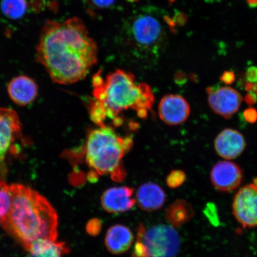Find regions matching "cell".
Returning <instances> with one entry per match:
<instances>
[{"mask_svg": "<svg viewBox=\"0 0 257 257\" xmlns=\"http://www.w3.org/2000/svg\"><path fill=\"white\" fill-rule=\"evenodd\" d=\"M28 250L30 252V257H62L69 252L65 243L46 239L35 240Z\"/></svg>", "mask_w": 257, "mask_h": 257, "instance_id": "cell-17", "label": "cell"}, {"mask_svg": "<svg viewBox=\"0 0 257 257\" xmlns=\"http://www.w3.org/2000/svg\"><path fill=\"white\" fill-rule=\"evenodd\" d=\"M12 198L10 185L0 179V221L9 214L12 207Z\"/></svg>", "mask_w": 257, "mask_h": 257, "instance_id": "cell-20", "label": "cell"}, {"mask_svg": "<svg viewBox=\"0 0 257 257\" xmlns=\"http://www.w3.org/2000/svg\"><path fill=\"white\" fill-rule=\"evenodd\" d=\"M253 86H254V83L247 82L245 83L244 88L247 92H250L253 91Z\"/></svg>", "mask_w": 257, "mask_h": 257, "instance_id": "cell-28", "label": "cell"}, {"mask_svg": "<svg viewBox=\"0 0 257 257\" xmlns=\"http://www.w3.org/2000/svg\"><path fill=\"white\" fill-rule=\"evenodd\" d=\"M21 134V123L16 111L0 108V166L4 165L10 148Z\"/></svg>", "mask_w": 257, "mask_h": 257, "instance_id": "cell-9", "label": "cell"}, {"mask_svg": "<svg viewBox=\"0 0 257 257\" xmlns=\"http://www.w3.org/2000/svg\"><path fill=\"white\" fill-rule=\"evenodd\" d=\"M165 201V191L155 183H146L141 185L137 192L136 202L144 211L158 210L163 207Z\"/></svg>", "mask_w": 257, "mask_h": 257, "instance_id": "cell-16", "label": "cell"}, {"mask_svg": "<svg viewBox=\"0 0 257 257\" xmlns=\"http://www.w3.org/2000/svg\"><path fill=\"white\" fill-rule=\"evenodd\" d=\"M209 2L218 1V0H208Z\"/></svg>", "mask_w": 257, "mask_h": 257, "instance_id": "cell-32", "label": "cell"}, {"mask_svg": "<svg viewBox=\"0 0 257 257\" xmlns=\"http://www.w3.org/2000/svg\"><path fill=\"white\" fill-rule=\"evenodd\" d=\"M88 2L96 8L103 9L113 5L116 0H88Z\"/></svg>", "mask_w": 257, "mask_h": 257, "instance_id": "cell-24", "label": "cell"}, {"mask_svg": "<svg viewBox=\"0 0 257 257\" xmlns=\"http://www.w3.org/2000/svg\"><path fill=\"white\" fill-rule=\"evenodd\" d=\"M247 81L252 83L257 82V67L250 66L246 70L245 74Z\"/></svg>", "mask_w": 257, "mask_h": 257, "instance_id": "cell-25", "label": "cell"}, {"mask_svg": "<svg viewBox=\"0 0 257 257\" xmlns=\"http://www.w3.org/2000/svg\"><path fill=\"white\" fill-rule=\"evenodd\" d=\"M12 198L11 210L0 225L28 250L35 240L46 239L56 242L58 216L46 198L21 184L10 185Z\"/></svg>", "mask_w": 257, "mask_h": 257, "instance_id": "cell-2", "label": "cell"}, {"mask_svg": "<svg viewBox=\"0 0 257 257\" xmlns=\"http://www.w3.org/2000/svg\"><path fill=\"white\" fill-rule=\"evenodd\" d=\"M215 150L226 160L237 158L245 149V138L239 132L226 128L218 135L214 141Z\"/></svg>", "mask_w": 257, "mask_h": 257, "instance_id": "cell-13", "label": "cell"}, {"mask_svg": "<svg viewBox=\"0 0 257 257\" xmlns=\"http://www.w3.org/2000/svg\"><path fill=\"white\" fill-rule=\"evenodd\" d=\"M253 182H254V184L253 185H255L257 187V178L253 180Z\"/></svg>", "mask_w": 257, "mask_h": 257, "instance_id": "cell-31", "label": "cell"}, {"mask_svg": "<svg viewBox=\"0 0 257 257\" xmlns=\"http://www.w3.org/2000/svg\"><path fill=\"white\" fill-rule=\"evenodd\" d=\"M98 48L78 18L48 21L41 32L37 59L54 82L69 85L87 76L97 62Z\"/></svg>", "mask_w": 257, "mask_h": 257, "instance_id": "cell-1", "label": "cell"}, {"mask_svg": "<svg viewBox=\"0 0 257 257\" xmlns=\"http://www.w3.org/2000/svg\"><path fill=\"white\" fill-rule=\"evenodd\" d=\"M242 170L236 164L224 161L217 163L211 170L210 179L217 190L228 192L236 189L242 180Z\"/></svg>", "mask_w": 257, "mask_h": 257, "instance_id": "cell-11", "label": "cell"}, {"mask_svg": "<svg viewBox=\"0 0 257 257\" xmlns=\"http://www.w3.org/2000/svg\"><path fill=\"white\" fill-rule=\"evenodd\" d=\"M134 240V236L130 228L117 224L107 230L105 237V245L112 254L119 255L130 249Z\"/></svg>", "mask_w": 257, "mask_h": 257, "instance_id": "cell-15", "label": "cell"}, {"mask_svg": "<svg viewBox=\"0 0 257 257\" xmlns=\"http://www.w3.org/2000/svg\"><path fill=\"white\" fill-rule=\"evenodd\" d=\"M243 117L248 123L252 124L257 121V111L255 108L249 107L243 112Z\"/></svg>", "mask_w": 257, "mask_h": 257, "instance_id": "cell-23", "label": "cell"}, {"mask_svg": "<svg viewBox=\"0 0 257 257\" xmlns=\"http://www.w3.org/2000/svg\"><path fill=\"white\" fill-rule=\"evenodd\" d=\"M221 82L226 85H231L235 80V75L232 71H225L220 77Z\"/></svg>", "mask_w": 257, "mask_h": 257, "instance_id": "cell-26", "label": "cell"}, {"mask_svg": "<svg viewBox=\"0 0 257 257\" xmlns=\"http://www.w3.org/2000/svg\"><path fill=\"white\" fill-rule=\"evenodd\" d=\"M233 214L243 227H257V187L249 184L240 188L234 196Z\"/></svg>", "mask_w": 257, "mask_h": 257, "instance_id": "cell-7", "label": "cell"}, {"mask_svg": "<svg viewBox=\"0 0 257 257\" xmlns=\"http://www.w3.org/2000/svg\"><path fill=\"white\" fill-rule=\"evenodd\" d=\"M186 179V174L184 171L180 170H173L167 178V185L171 188H178L184 184Z\"/></svg>", "mask_w": 257, "mask_h": 257, "instance_id": "cell-21", "label": "cell"}, {"mask_svg": "<svg viewBox=\"0 0 257 257\" xmlns=\"http://www.w3.org/2000/svg\"><path fill=\"white\" fill-rule=\"evenodd\" d=\"M95 101L90 108L91 120L98 125L104 124L109 118L117 121L121 111L136 110L140 117L147 116L154 103V95L150 86L137 83L133 74L118 69L108 74L105 79L98 73L93 79Z\"/></svg>", "mask_w": 257, "mask_h": 257, "instance_id": "cell-3", "label": "cell"}, {"mask_svg": "<svg viewBox=\"0 0 257 257\" xmlns=\"http://www.w3.org/2000/svg\"><path fill=\"white\" fill-rule=\"evenodd\" d=\"M0 8L6 17L16 20L25 15L28 9V2L27 0H2Z\"/></svg>", "mask_w": 257, "mask_h": 257, "instance_id": "cell-19", "label": "cell"}, {"mask_svg": "<svg viewBox=\"0 0 257 257\" xmlns=\"http://www.w3.org/2000/svg\"><path fill=\"white\" fill-rule=\"evenodd\" d=\"M133 145L132 138L118 136L106 125L99 126L91 131L86 140V164L95 175H109L114 181H123L125 172L122 160Z\"/></svg>", "mask_w": 257, "mask_h": 257, "instance_id": "cell-5", "label": "cell"}, {"mask_svg": "<svg viewBox=\"0 0 257 257\" xmlns=\"http://www.w3.org/2000/svg\"><path fill=\"white\" fill-rule=\"evenodd\" d=\"M133 194L134 189L127 186L109 188L101 196V206L109 213H125L136 204Z\"/></svg>", "mask_w": 257, "mask_h": 257, "instance_id": "cell-12", "label": "cell"}, {"mask_svg": "<svg viewBox=\"0 0 257 257\" xmlns=\"http://www.w3.org/2000/svg\"><path fill=\"white\" fill-rule=\"evenodd\" d=\"M172 19L152 7L138 10L124 21L120 42L127 53L136 57H157L167 43Z\"/></svg>", "mask_w": 257, "mask_h": 257, "instance_id": "cell-4", "label": "cell"}, {"mask_svg": "<svg viewBox=\"0 0 257 257\" xmlns=\"http://www.w3.org/2000/svg\"><path fill=\"white\" fill-rule=\"evenodd\" d=\"M209 105L216 114L225 118H229L239 110L242 96L236 90L224 86V87H208Z\"/></svg>", "mask_w": 257, "mask_h": 257, "instance_id": "cell-8", "label": "cell"}, {"mask_svg": "<svg viewBox=\"0 0 257 257\" xmlns=\"http://www.w3.org/2000/svg\"><path fill=\"white\" fill-rule=\"evenodd\" d=\"M181 245V237L174 227L160 224L146 230L140 224L135 249L142 257H176Z\"/></svg>", "mask_w": 257, "mask_h": 257, "instance_id": "cell-6", "label": "cell"}, {"mask_svg": "<svg viewBox=\"0 0 257 257\" xmlns=\"http://www.w3.org/2000/svg\"><path fill=\"white\" fill-rule=\"evenodd\" d=\"M10 97L16 104L25 106L31 103L38 95V86L33 79L27 76L13 79L8 85Z\"/></svg>", "mask_w": 257, "mask_h": 257, "instance_id": "cell-14", "label": "cell"}, {"mask_svg": "<svg viewBox=\"0 0 257 257\" xmlns=\"http://www.w3.org/2000/svg\"><path fill=\"white\" fill-rule=\"evenodd\" d=\"M252 92H254L255 94H256V95H257V82L254 83V86H253V89Z\"/></svg>", "mask_w": 257, "mask_h": 257, "instance_id": "cell-30", "label": "cell"}, {"mask_svg": "<svg viewBox=\"0 0 257 257\" xmlns=\"http://www.w3.org/2000/svg\"><path fill=\"white\" fill-rule=\"evenodd\" d=\"M166 214L171 226L178 228L190 221L195 213L189 202L184 200H178L166 209Z\"/></svg>", "mask_w": 257, "mask_h": 257, "instance_id": "cell-18", "label": "cell"}, {"mask_svg": "<svg viewBox=\"0 0 257 257\" xmlns=\"http://www.w3.org/2000/svg\"><path fill=\"white\" fill-rule=\"evenodd\" d=\"M190 111L187 101L183 96L177 94L164 96L159 105L160 119L172 126L184 123L188 119Z\"/></svg>", "mask_w": 257, "mask_h": 257, "instance_id": "cell-10", "label": "cell"}, {"mask_svg": "<svg viewBox=\"0 0 257 257\" xmlns=\"http://www.w3.org/2000/svg\"><path fill=\"white\" fill-rule=\"evenodd\" d=\"M245 101L248 105H253L257 102V95L253 92H250L245 96Z\"/></svg>", "mask_w": 257, "mask_h": 257, "instance_id": "cell-27", "label": "cell"}, {"mask_svg": "<svg viewBox=\"0 0 257 257\" xmlns=\"http://www.w3.org/2000/svg\"><path fill=\"white\" fill-rule=\"evenodd\" d=\"M101 220L98 218L90 220L86 226V230L90 235L95 236L100 233L101 230Z\"/></svg>", "mask_w": 257, "mask_h": 257, "instance_id": "cell-22", "label": "cell"}, {"mask_svg": "<svg viewBox=\"0 0 257 257\" xmlns=\"http://www.w3.org/2000/svg\"><path fill=\"white\" fill-rule=\"evenodd\" d=\"M248 5L250 8H255L257 7V0H248Z\"/></svg>", "mask_w": 257, "mask_h": 257, "instance_id": "cell-29", "label": "cell"}]
</instances>
